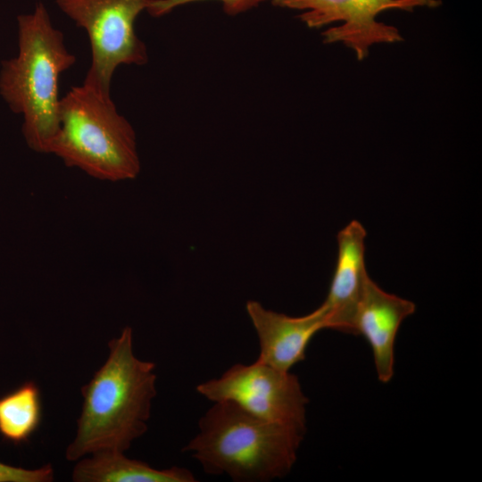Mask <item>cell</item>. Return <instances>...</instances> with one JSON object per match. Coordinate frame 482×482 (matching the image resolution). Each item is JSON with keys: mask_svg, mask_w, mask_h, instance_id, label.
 I'll return each mask as SVG.
<instances>
[{"mask_svg": "<svg viewBox=\"0 0 482 482\" xmlns=\"http://www.w3.org/2000/svg\"><path fill=\"white\" fill-rule=\"evenodd\" d=\"M132 335L125 327L108 343L106 362L81 387L83 404L76 436L66 449L68 461L100 451L125 453L146 432L156 395L155 363L135 356Z\"/></svg>", "mask_w": 482, "mask_h": 482, "instance_id": "1", "label": "cell"}, {"mask_svg": "<svg viewBox=\"0 0 482 482\" xmlns=\"http://www.w3.org/2000/svg\"><path fill=\"white\" fill-rule=\"evenodd\" d=\"M18 54L1 62L0 96L14 113L22 116L28 146L46 154L59 128L58 82L76 62L64 37L42 2L30 13L17 17Z\"/></svg>", "mask_w": 482, "mask_h": 482, "instance_id": "2", "label": "cell"}, {"mask_svg": "<svg viewBox=\"0 0 482 482\" xmlns=\"http://www.w3.org/2000/svg\"><path fill=\"white\" fill-rule=\"evenodd\" d=\"M183 449L204 471L237 482H268L287 475L305 431L267 421L229 401L215 402Z\"/></svg>", "mask_w": 482, "mask_h": 482, "instance_id": "3", "label": "cell"}, {"mask_svg": "<svg viewBox=\"0 0 482 482\" xmlns=\"http://www.w3.org/2000/svg\"><path fill=\"white\" fill-rule=\"evenodd\" d=\"M46 154L103 181L132 180L141 170L133 126L111 95L84 83L61 97L59 128Z\"/></svg>", "mask_w": 482, "mask_h": 482, "instance_id": "4", "label": "cell"}, {"mask_svg": "<svg viewBox=\"0 0 482 482\" xmlns=\"http://www.w3.org/2000/svg\"><path fill=\"white\" fill-rule=\"evenodd\" d=\"M156 0H56L58 8L83 29L91 49L84 84L111 95L115 70L148 62L145 44L135 30L138 15Z\"/></svg>", "mask_w": 482, "mask_h": 482, "instance_id": "5", "label": "cell"}, {"mask_svg": "<svg viewBox=\"0 0 482 482\" xmlns=\"http://www.w3.org/2000/svg\"><path fill=\"white\" fill-rule=\"evenodd\" d=\"M273 5L299 11V20L310 29L329 26L322 33L325 44H342L364 60L372 46L403 41L400 30L378 21L388 10L412 12L436 8L441 0H271Z\"/></svg>", "mask_w": 482, "mask_h": 482, "instance_id": "6", "label": "cell"}, {"mask_svg": "<svg viewBox=\"0 0 482 482\" xmlns=\"http://www.w3.org/2000/svg\"><path fill=\"white\" fill-rule=\"evenodd\" d=\"M212 402L229 401L267 421L306 430V405L298 378L256 361L231 366L220 378L196 386Z\"/></svg>", "mask_w": 482, "mask_h": 482, "instance_id": "7", "label": "cell"}, {"mask_svg": "<svg viewBox=\"0 0 482 482\" xmlns=\"http://www.w3.org/2000/svg\"><path fill=\"white\" fill-rule=\"evenodd\" d=\"M245 308L259 339L257 360L285 371L305 359L307 346L315 334L328 328L322 304L301 317L266 309L253 300L246 303Z\"/></svg>", "mask_w": 482, "mask_h": 482, "instance_id": "8", "label": "cell"}, {"mask_svg": "<svg viewBox=\"0 0 482 482\" xmlns=\"http://www.w3.org/2000/svg\"><path fill=\"white\" fill-rule=\"evenodd\" d=\"M415 310L411 301L389 294L370 277L367 278L354 318V332L368 341L378 380L383 383L389 382L394 376L398 329Z\"/></svg>", "mask_w": 482, "mask_h": 482, "instance_id": "9", "label": "cell"}, {"mask_svg": "<svg viewBox=\"0 0 482 482\" xmlns=\"http://www.w3.org/2000/svg\"><path fill=\"white\" fill-rule=\"evenodd\" d=\"M366 230L352 220L337 237V260L328 294L322 303L328 328L355 335L354 318L369 278L365 266Z\"/></svg>", "mask_w": 482, "mask_h": 482, "instance_id": "10", "label": "cell"}, {"mask_svg": "<svg viewBox=\"0 0 482 482\" xmlns=\"http://www.w3.org/2000/svg\"><path fill=\"white\" fill-rule=\"evenodd\" d=\"M75 482H194L192 471L171 467L156 470L141 461L126 457L124 453L100 451L83 457L72 472Z\"/></svg>", "mask_w": 482, "mask_h": 482, "instance_id": "11", "label": "cell"}, {"mask_svg": "<svg viewBox=\"0 0 482 482\" xmlns=\"http://www.w3.org/2000/svg\"><path fill=\"white\" fill-rule=\"evenodd\" d=\"M41 420L40 390L34 381L0 397V436L4 441L16 445L27 442Z\"/></svg>", "mask_w": 482, "mask_h": 482, "instance_id": "12", "label": "cell"}, {"mask_svg": "<svg viewBox=\"0 0 482 482\" xmlns=\"http://www.w3.org/2000/svg\"><path fill=\"white\" fill-rule=\"evenodd\" d=\"M208 0H156L147 10L153 17L164 16L174 9L196 2ZM221 3L223 11L229 15H237L271 0H216Z\"/></svg>", "mask_w": 482, "mask_h": 482, "instance_id": "13", "label": "cell"}, {"mask_svg": "<svg viewBox=\"0 0 482 482\" xmlns=\"http://www.w3.org/2000/svg\"><path fill=\"white\" fill-rule=\"evenodd\" d=\"M54 472L51 464L26 470L0 462V482H51Z\"/></svg>", "mask_w": 482, "mask_h": 482, "instance_id": "14", "label": "cell"}]
</instances>
